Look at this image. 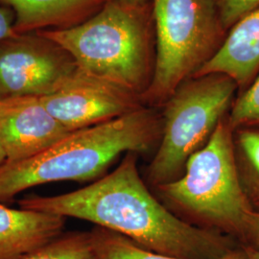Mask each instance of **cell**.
<instances>
[{
    "mask_svg": "<svg viewBox=\"0 0 259 259\" xmlns=\"http://www.w3.org/2000/svg\"><path fill=\"white\" fill-rule=\"evenodd\" d=\"M139 154L128 152L110 174L65 194L29 197L19 207L72 217L117 232L145 250L190 259H217L236 249L235 240L198 228L172 212L150 192L138 168Z\"/></svg>",
    "mask_w": 259,
    "mask_h": 259,
    "instance_id": "1",
    "label": "cell"
},
{
    "mask_svg": "<svg viewBox=\"0 0 259 259\" xmlns=\"http://www.w3.org/2000/svg\"><path fill=\"white\" fill-rule=\"evenodd\" d=\"M162 118L141 107L120 117L69 133L36 157L0 166V203L28 188L54 182H88L101 176L122 154L158 146Z\"/></svg>",
    "mask_w": 259,
    "mask_h": 259,
    "instance_id": "2",
    "label": "cell"
},
{
    "mask_svg": "<svg viewBox=\"0 0 259 259\" xmlns=\"http://www.w3.org/2000/svg\"><path fill=\"white\" fill-rule=\"evenodd\" d=\"M88 74L139 96L152 82L156 60L153 7L107 0L92 18L72 27L39 30Z\"/></svg>",
    "mask_w": 259,
    "mask_h": 259,
    "instance_id": "3",
    "label": "cell"
},
{
    "mask_svg": "<svg viewBox=\"0 0 259 259\" xmlns=\"http://www.w3.org/2000/svg\"><path fill=\"white\" fill-rule=\"evenodd\" d=\"M156 191L159 201L185 222L241 243L252 208L237 173L228 115L208 142L188 159L184 175L158 185Z\"/></svg>",
    "mask_w": 259,
    "mask_h": 259,
    "instance_id": "4",
    "label": "cell"
},
{
    "mask_svg": "<svg viewBox=\"0 0 259 259\" xmlns=\"http://www.w3.org/2000/svg\"><path fill=\"white\" fill-rule=\"evenodd\" d=\"M156 37L152 82L141 100L161 105L212 59L228 31L212 0H151Z\"/></svg>",
    "mask_w": 259,
    "mask_h": 259,
    "instance_id": "5",
    "label": "cell"
},
{
    "mask_svg": "<svg viewBox=\"0 0 259 259\" xmlns=\"http://www.w3.org/2000/svg\"><path fill=\"white\" fill-rule=\"evenodd\" d=\"M238 85L224 74L185 80L164 103L161 138L147 168L149 184L171 183L184 175L188 159L208 142L228 115Z\"/></svg>",
    "mask_w": 259,
    "mask_h": 259,
    "instance_id": "6",
    "label": "cell"
},
{
    "mask_svg": "<svg viewBox=\"0 0 259 259\" xmlns=\"http://www.w3.org/2000/svg\"><path fill=\"white\" fill-rule=\"evenodd\" d=\"M77 69L74 59L53 40L18 34L0 42V99L50 95Z\"/></svg>",
    "mask_w": 259,
    "mask_h": 259,
    "instance_id": "7",
    "label": "cell"
},
{
    "mask_svg": "<svg viewBox=\"0 0 259 259\" xmlns=\"http://www.w3.org/2000/svg\"><path fill=\"white\" fill-rule=\"evenodd\" d=\"M39 99L70 132L120 117L144 106L138 95L79 67L57 92Z\"/></svg>",
    "mask_w": 259,
    "mask_h": 259,
    "instance_id": "8",
    "label": "cell"
},
{
    "mask_svg": "<svg viewBox=\"0 0 259 259\" xmlns=\"http://www.w3.org/2000/svg\"><path fill=\"white\" fill-rule=\"evenodd\" d=\"M69 133L47 111L39 97L18 98L0 117V144L6 162L36 157Z\"/></svg>",
    "mask_w": 259,
    "mask_h": 259,
    "instance_id": "9",
    "label": "cell"
},
{
    "mask_svg": "<svg viewBox=\"0 0 259 259\" xmlns=\"http://www.w3.org/2000/svg\"><path fill=\"white\" fill-rule=\"evenodd\" d=\"M258 72L259 6L229 30L216 55L193 77L224 74L243 89L250 85Z\"/></svg>",
    "mask_w": 259,
    "mask_h": 259,
    "instance_id": "10",
    "label": "cell"
},
{
    "mask_svg": "<svg viewBox=\"0 0 259 259\" xmlns=\"http://www.w3.org/2000/svg\"><path fill=\"white\" fill-rule=\"evenodd\" d=\"M65 218L0 203V259H23L63 234Z\"/></svg>",
    "mask_w": 259,
    "mask_h": 259,
    "instance_id": "11",
    "label": "cell"
},
{
    "mask_svg": "<svg viewBox=\"0 0 259 259\" xmlns=\"http://www.w3.org/2000/svg\"><path fill=\"white\" fill-rule=\"evenodd\" d=\"M16 13L18 34L35 29H65L92 18L107 0H0Z\"/></svg>",
    "mask_w": 259,
    "mask_h": 259,
    "instance_id": "12",
    "label": "cell"
},
{
    "mask_svg": "<svg viewBox=\"0 0 259 259\" xmlns=\"http://www.w3.org/2000/svg\"><path fill=\"white\" fill-rule=\"evenodd\" d=\"M233 147L242 189L252 210L259 213V126L233 130Z\"/></svg>",
    "mask_w": 259,
    "mask_h": 259,
    "instance_id": "13",
    "label": "cell"
},
{
    "mask_svg": "<svg viewBox=\"0 0 259 259\" xmlns=\"http://www.w3.org/2000/svg\"><path fill=\"white\" fill-rule=\"evenodd\" d=\"M97 259H190L159 254L145 250L129 238L101 227L91 232ZM217 259H247L242 246Z\"/></svg>",
    "mask_w": 259,
    "mask_h": 259,
    "instance_id": "14",
    "label": "cell"
},
{
    "mask_svg": "<svg viewBox=\"0 0 259 259\" xmlns=\"http://www.w3.org/2000/svg\"><path fill=\"white\" fill-rule=\"evenodd\" d=\"M23 259H97L90 232L62 234Z\"/></svg>",
    "mask_w": 259,
    "mask_h": 259,
    "instance_id": "15",
    "label": "cell"
},
{
    "mask_svg": "<svg viewBox=\"0 0 259 259\" xmlns=\"http://www.w3.org/2000/svg\"><path fill=\"white\" fill-rule=\"evenodd\" d=\"M228 120L232 130L259 126V72L245 92L234 100Z\"/></svg>",
    "mask_w": 259,
    "mask_h": 259,
    "instance_id": "16",
    "label": "cell"
},
{
    "mask_svg": "<svg viewBox=\"0 0 259 259\" xmlns=\"http://www.w3.org/2000/svg\"><path fill=\"white\" fill-rule=\"evenodd\" d=\"M226 30L259 6V0H212Z\"/></svg>",
    "mask_w": 259,
    "mask_h": 259,
    "instance_id": "17",
    "label": "cell"
},
{
    "mask_svg": "<svg viewBox=\"0 0 259 259\" xmlns=\"http://www.w3.org/2000/svg\"><path fill=\"white\" fill-rule=\"evenodd\" d=\"M242 246H249L259 250V213L250 211L246 220Z\"/></svg>",
    "mask_w": 259,
    "mask_h": 259,
    "instance_id": "18",
    "label": "cell"
},
{
    "mask_svg": "<svg viewBox=\"0 0 259 259\" xmlns=\"http://www.w3.org/2000/svg\"><path fill=\"white\" fill-rule=\"evenodd\" d=\"M17 35L12 11L0 7V42Z\"/></svg>",
    "mask_w": 259,
    "mask_h": 259,
    "instance_id": "19",
    "label": "cell"
},
{
    "mask_svg": "<svg viewBox=\"0 0 259 259\" xmlns=\"http://www.w3.org/2000/svg\"><path fill=\"white\" fill-rule=\"evenodd\" d=\"M18 99V98H17ZM17 99H0V117L9 110L10 108L14 105V103L16 102Z\"/></svg>",
    "mask_w": 259,
    "mask_h": 259,
    "instance_id": "20",
    "label": "cell"
},
{
    "mask_svg": "<svg viewBox=\"0 0 259 259\" xmlns=\"http://www.w3.org/2000/svg\"><path fill=\"white\" fill-rule=\"evenodd\" d=\"M242 246V245H241ZM247 254V259H259V250L249 246H242Z\"/></svg>",
    "mask_w": 259,
    "mask_h": 259,
    "instance_id": "21",
    "label": "cell"
},
{
    "mask_svg": "<svg viewBox=\"0 0 259 259\" xmlns=\"http://www.w3.org/2000/svg\"><path fill=\"white\" fill-rule=\"evenodd\" d=\"M118 1L129 5H143V4L150 3L151 0H118Z\"/></svg>",
    "mask_w": 259,
    "mask_h": 259,
    "instance_id": "22",
    "label": "cell"
},
{
    "mask_svg": "<svg viewBox=\"0 0 259 259\" xmlns=\"http://www.w3.org/2000/svg\"><path fill=\"white\" fill-rule=\"evenodd\" d=\"M5 162H6V156H5V153H4L3 149H2L1 144H0V166H1L3 163H5Z\"/></svg>",
    "mask_w": 259,
    "mask_h": 259,
    "instance_id": "23",
    "label": "cell"
}]
</instances>
